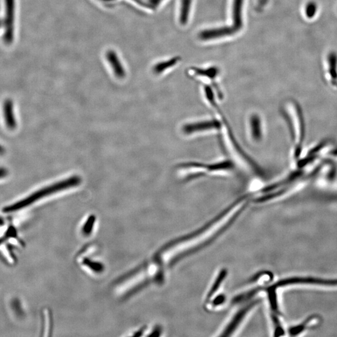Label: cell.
I'll list each match as a JSON object with an SVG mask.
<instances>
[{
  "label": "cell",
  "instance_id": "8992f818",
  "mask_svg": "<svg viewBox=\"0 0 337 337\" xmlns=\"http://www.w3.org/2000/svg\"><path fill=\"white\" fill-rule=\"evenodd\" d=\"M250 133L252 137L255 140H259L262 139V125L261 119L257 115L251 117L250 120Z\"/></svg>",
  "mask_w": 337,
  "mask_h": 337
},
{
  "label": "cell",
  "instance_id": "ba28073f",
  "mask_svg": "<svg viewBox=\"0 0 337 337\" xmlns=\"http://www.w3.org/2000/svg\"><path fill=\"white\" fill-rule=\"evenodd\" d=\"M107 57L108 58L110 64L111 65L112 68H113L116 76L118 77L119 78H123L125 76V70H124L123 67H122L121 63L118 60V58H117L115 53H114L113 51H109L107 55Z\"/></svg>",
  "mask_w": 337,
  "mask_h": 337
},
{
  "label": "cell",
  "instance_id": "9a60e30c",
  "mask_svg": "<svg viewBox=\"0 0 337 337\" xmlns=\"http://www.w3.org/2000/svg\"><path fill=\"white\" fill-rule=\"evenodd\" d=\"M5 171L3 169H0V178L3 177L4 175V174H5Z\"/></svg>",
  "mask_w": 337,
  "mask_h": 337
},
{
  "label": "cell",
  "instance_id": "7c38bea8",
  "mask_svg": "<svg viewBox=\"0 0 337 337\" xmlns=\"http://www.w3.org/2000/svg\"><path fill=\"white\" fill-rule=\"evenodd\" d=\"M317 4H316L315 2H308V3L306 4L305 8L306 17L310 19L314 17L316 13H317Z\"/></svg>",
  "mask_w": 337,
  "mask_h": 337
},
{
  "label": "cell",
  "instance_id": "277c9868",
  "mask_svg": "<svg viewBox=\"0 0 337 337\" xmlns=\"http://www.w3.org/2000/svg\"><path fill=\"white\" fill-rule=\"evenodd\" d=\"M2 117L7 130L12 131L17 128L15 107L11 100L4 101L2 105Z\"/></svg>",
  "mask_w": 337,
  "mask_h": 337
},
{
  "label": "cell",
  "instance_id": "2e32d148",
  "mask_svg": "<svg viewBox=\"0 0 337 337\" xmlns=\"http://www.w3.org/2000/svg\"><path fill=\"white\" fill-rule=\"evenodd\" d=\"M3 153V148L1 146H0V154Z\"/></svg>",
  "mask_w": 337,
  "mask_h": 337
},
{
  "label": "cell",
  "instance_id": "7a4b0ae2",
  "mask_svg": "<svg viewBox=\"0 0 337 337\" xmlns=\"http://www.w3.org/2000/svg\"><path fill=\"white\" fill-rule=\"evenodd\" d=\"M290 115L288 118L289 120L290 131L295 143V155L298 156L300 149L303 143L304 135H305V125L303 112L301 107L296 102H292L290 106Z\"/></svg>",
  "mask_w": 337,
  "mask_h": 337
},
{
  "label": "cell",
  "instance_id": "5b68a950",
  "mask_svg": "<svg viewBox=\"0 0 337 337\" xmlns=\"http://www.w3.org/2000/svg\"><path fill=\"white\" fill-rule=\"evenodd\" d=\"M316 284L322 285H337V280H322L316 278H292L283 281L280 283V285L291 284Z\"/></svg>",
  "mask_w": 337,
  "mask_h": 337
},
{
  "label": "cell",
  "instance_id": "8fae6325",
  "mask_svg": "<svg viewBox=\"0 0 337 337\" xmlns=\"http://www.w3.org/2000/svg\"><path fill=\"white\" fill-rule=\"evenodd\" d=\"M191 0H182L181 14V22L182 24L186 23L190 9Z\"/></svg>",
  "mask_w": 337,
  "mask_h": 337
},
{
  "label": "cell",
  "instance_id": "5bb4252c",
  "mask_svg": "<svg viewBox=\"0 0 337 337\" xmlns=\"http://www.w3.org/2000/svg\"><path fill=\"white\" fill-rule=\"evenodd\" d=\"M160 1L161 0H150V3L154 4V5H156V4H158Z\"/></svg>",
  "mask_w": 337,
  "mask_h": 337
},
{
  "label": "cell",
  "instance_id": "30bf717a",
  "mask_svg": "<svg viewBox=\"0 0 337 337\" xmlns=\"http://www.w3.org/2000/svg\"><path fill=\"white\" fill-rule=\"evenodd\" d=\"M242 0H234V29L237 30L242 25L241 22V6Z\"/></svg>",
  "mask_w": 337,
  "mask_h": 337
},
{
  "label": "cell",
  "instance_id": "3957f363",
  "mask_svg": "<svg viewBox=\"0 0 337 337\" xmlns=\"http://www.w3.org/2000/svg\"><path fill=\"white\" fill-rule=\"evenodd\" d=\"M222 124L216 119H210L202 121L195 122L194 123L187 124L183 127V131L187 135L198 134L208 131H220Z\"/></svg>",
  "mask_w": 337,
  "mask_h": 337
},
{
  "label": "cell",
  "instance_id": "6da1fadb",
  "mask_svg": "<svg viewBox=\"0 0 337 337\" xmlns=\"http://www.w3.org/2000/svg\"><path fill=\"white\" fill-rule=\"evenodd\" d=\"M81 182L82 179L80 176L73 175V176L67 178V179L39 189V190L34 192V193L22 199V200L6 205V207H4L3 211L4 213H14L20 211V210L25 209L28 206L34 204L37 201L41 200V199H43L46 196L57 193L58 192L66 190V189L78 186L81 184Z\"/></svg>",
  "mask_w": 337,
  "mask_h": 337
},
{
  "label": "cell",
  "instance_id": "52a82bcc",
  "mask_svg": "<svg viewBox=\"0 0 337 337\" xmlns=\"http://www.w3.org/2000/svg\"><path fill=\"white\" fill-rule=\"evenodd\" d=\"M328 64H329V73L331 76L332 83L337 85V54L331 52L328 56Z\"/></svg>",
  "mask_w": 337,
  "mask_h": 337
},
{
  "label": "cell",
  "instance_id": "4fadbf2b",
  "mask_svg": "<svg viewBox=\"0 0 337 337\" xmlns=\"http://www.w3.org/2000/svg\"><path fill=\"white\" fill-rule=\"evenodd\" d=\"M174 63L175 61L172 60L170 61V62H169L162 63V64H159L156 66L155 69L154 70H155V71L156 72H157V73H159V72L164 71V70H165L166 68H168V67H170V66L174 65Z\"/></svg>",
  "mask_w": 337,
  "mask_h": 337
},
{
  "label": "cell",
  "instance_id": "9c48e42d",
  "mask_svg": "<svg viewBox=\"0 0 337 337\" xmlns=\"http://www.w3.org/2000/svg\"><path fill=\"white\" fill-rule=\"evenodd\" d=\"M233 32V28H222V29L210 30L202 33L201 37L202 39H207L215 37L228 35Z\"/></svg>",
  "mask_w": 337,
  "mask_h": 337
}]
</instances>
